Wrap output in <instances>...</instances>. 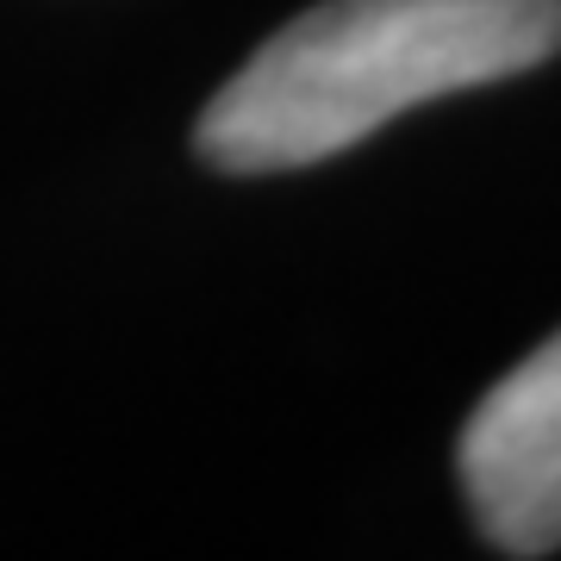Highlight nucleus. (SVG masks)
I'll return each mask as SVG.
<instances>
[{
    "label": "nucleus",
    "instance_id": "obj_1",
    "mask_svg": "<svg viewBox=\"0 0 561 561\" xmlns=\"http://www.w3.org/2000/svg\"><path fill=\"white\" fill-rule=\"evenodd\" d=\"M556 50L561 0H324L213 94L194 144L225 175H280Z\"/></svg>",
    "mask_w": 561,
    "mask_h": 561
},
{
    "label": "nucleus",
    "instance_id": "obj_2",
    "mask_svg": "<svg viewBox=\"0 0 561 561\" xmlns=\"http://www.w3.org/2000/svg\"><path fill=\"white\" fill-rule=\"evenodd\" d=\"M461 493L500 556L561 549V331L486 387L456 443Z\"/></svg>",
    "mask_w": 561,
    "mask_h": 561
}]
</instances>
